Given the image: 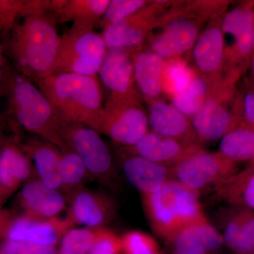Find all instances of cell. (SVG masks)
<instances>
[{"label":"cell","mask_w":254,"mask_h":254,"mask_svg":"<svg viewBox=\"0 0 254 254\" xmlns=\"http://www.w3.org/2000/svg\"><path fill=\"white\" fill-rule=\"evenodd\" d=\"M141 197L153 231L170 243L187 227L208 220L199 193L177 180H170L157 191Z\"/></svg>","instance_id":"cell-4"},{"label":"cell","mask_w":254,"mask_h":254,"mask_svg":"<svg viewBox=\"0 0 254 254\" xmlns=\"http://www.w3.org/2000/svg\"><path fill=\"white\" fill-rule=\"evenodd\" d=\"M147 103L149 105L148 125L152 131L189 144L201 145L190 119L173 105L159 99Z\"/></svg>","instance_id":"cell-19"},{"label":"cell","mask_w":254,"mask_h":254,"mask_svg":"<svg viewBox=\"0 0 254 254\" xmlns=\"http://www.w3.org/2000/svg\"><path fill=\"white\" fill-rule=\"evenodd\" d=\"M222 16V11L212 16L193 48L195 65L209 85L221 79L220 72L225 61V36L220 26Z\"/></svg>","instance_id":"cell-15"},{"label":"cell","mask_w":254,"mask_h":254,"mask_svg":"<svg viewBox=\"0 0 254 254\" xmlns=\"http://www.w3.org/2000/svg\"><path fill=\"white\" fill-rule=\"evenodd\" d=\"M219 153L235 163L254 159V128L240 125L222 137Z\"/></svg>","instance_id":"cell-28"},{"label":"cell","mask_w":254,"mask_h":254,"mask_svg":"<svg viewBox=\"0 0 254 254\" xmlns=\"http://www.w3.org/2000/svg\"><path fill=\"white\" fill-rule=\"evenodd\" d=\"M248 165H254V160H252V161H250Z\"/></svg>","instance_id":"cell-44"},{"label":"cell","mask_w":254,"mask_h":254,"mask_svg":"<svg viewBox=\"0 0 254 254\" xmlns=\"http://www.w3.org/2000/svg\"><path fill=\"white\" fill-rule=\"evenodd\" d=\"M2 205L3 203H1V200H0V222L1 221V219H2L4 213V210L2 209Z\"/></svg>","instance_id":"cell-42"},{"label":"cell","mask_w":254,"mask_h":254,"mask_svg":"<svg viewBox=\"0 0 254 254\" xmlns=\"http://www.w3.org/2000/svg\"><path fill=\"white\" fill-rule=\"evenodd\" d=\"M20 142L31 158L38 180L50 189L63 190L60 173L61 149L38 136L24 141L20 139Z\"/></svg>","instance_id":"cell-22"},{"label":"cell","mask_w":254,"mask_h":254,"mask_svg":"<svg viewBox=\"0 0 254 254\" xmlns=\"http://www.w3.org/2000/svg\"><path fill=\"white\" fill-rule=\"evenodd\" d=\"M240 105V110L237 111L235 109L240 120V125H245L254 128V91L247 93L244 97L243 100L241 102Z\"/></svg>","instance_id":"cell-38"},{"label":"cell","mask_w":254,"mask_h":254,"mask_svg":"<svg viewBox=\"0 0 254 254\" xmlns=\"http://www.w3.org/2000/svg\"><path fill=\"white\" fill-rule=\"evenodd\" d=\"M198 16L170 12L164 16L163 31L153 37L150 50L164 60L180 58L194 46L200 35Z\"/></svg>","instance_id":"cell-12"},{"label":"cell","mask_w":254,"mask_h":254,"mask_svg":"<svg viewBox=\"0 0 254 254\" xmlns=\"http://www.w3.org/2000/svg\"><path fill=\"white\" fill-rule=\"evenodd\" d=\"M149 1L143 0H113L100 20L99 27L105 29L112 25L121 22L130 17Z\"/></svg>","instance_id":"cell-33"},{"label":"cell","mask_w":254,"mask_h":254,"mask_svg":"<svg viewBox=\"0 0 254 254\" xmlns=\"http://www.w3.org/2000/svg\"><path fill=\"white\" fill-rule=\"evenodd\" d=\"M222 237L236 254H254V210L239 208L227 222Z\"/></svg>","instance_id":"cell-27"},{"label":"cell","mask_w":254,"mask_h":254,"mask_svg":"<svg viewBox=\"0 0 254 254\" xmlns=\"http://www.w3.org/2000/svg\"><path fill=\"white\" fill-rule=\"evenodd\" d=\"M97 229H72L62 239L58 254H88L94 243Z\"/></svg>","instance_id":"cell-32"},{"label":"cell","mask_w":254,"mask_h":254,"mask_svg":"<svg viewBox=\"0 0 254 254\" xmlns=\"http://www.w3.org/2000/svg\"><path fill=\"white\" fill-rule=\"evenodd\" d=\"M62 139L76 152L91 176L108 184L115 176L113 158L100 133L79 123H60Z\"/></svg>","instance_id":"cell-7"},{"label":"cell","mask_w":254,"mask_h":254,"mask_svg":"<svg viewBox=\"0 0 254 254\" xmlns=\"http://www.w3.org/2000/svg\"><path fill=\"white\" fill-rule=\"evenodd\" d=\"M66 198L59 190L47 187L38 178L26 182L16 198L18 213L33 218H56L66 208Z\"/></svg>","instance_id":"cell-18"},{"label":"cell","mask_w":254,"mask_h":254,"mask_svg":"<svg viewBox=\"0 0 254 254\" xmlns=\"http://www.w3.org/2000/svg\"><path fill=\"white\" fill-rule=\"evenodd\" d=\"M215 195L227 204L254 211V165L235 173L214 186Z\"/></svg>","instance_id":"cell-25"},{"label":"cell","mask_w":254,"mask_h":254,"mask_svg":"<svg viewBox=\"0 0 254 254\" xmlns=\"http://www.w3.org/2000/svg\"><path fill=\"white\" fill-rule=\"evenodd\" d=\"M235 78L230 76L210 85L204 104L190 119L200 143L217 141L240 125L234 108L229 107L234 99Z\"/></svg>","instance_id":"cell-6"},{"label":"cell","mask_w":254,"mask_h":254,"mask_svg":"<svg viewBox=\"0 0 254 254\" xmlns=\"http://www.w3.org/2000/svg\"><path fill=\"white\" fill-rule=\"evenodd\" d=\"M121 241L123 254H163L157 241L143 232H127Z\"/></svg>","instance_id":"cell-34"},{"label":"cell","mask_w":254,"mask_h":254,"mask_svg":"<svg viewBox=\"0 0 254 254\" xmlns=\"http://www.w3.org/2000/svg\"><path fill=\"white\" fill-rule=\"evenodd\" d=\"M148 115L141 103H109L104 104L99 133L120 144L132 146L148 131Z\"/></svg>","instance_id":"cell-10"},{"label":"cell","mask_w":254,"mask_h":254,"mask_svg":"<svg viewBox=\"0 0 254 254\" xmlns=\"http://www.w3.org/2000/svg\"><path fill=\"white\" fill-rule=\"evenodd\" d=\"M133 75L137 88L147 101L158 99L163 93L161 76L165 61L151 50L132 55Z\"/></svg>","instance_id":"cell-24"},{"label":"cell","mask_w":254,"mask_h":254,"mask_svg":"<svg viewBox=\"0 0 254 254\" xmlns=\"http://www.w3.org/2000/svg\"><path fill=\"white\" fill-rule=\"evenodd\" d=\"M195 75L196 73L180 58L166 60L161 76L163 93L173 98L186 89Z\"/></svg>","instance_id":"cell-31"},{"label":"cell","mask_w":254,"mask_h":254,"mask_svg":"<svg viewBox=\"0 0 254 254\" xmlns=\"http://www.w3.org/2000/svg\"><path fill=\"white\" fill-rule=\"evenodd\" d=\"M130 17L103 30L102 36L108 50H131L141 46L155 28L161 23L162 10L166 1H149Z\"/></svg>","instance_id":"cell-11"},{"label":"cell","mask_w":254,"mask_h":254,"mask_svg":"<svg viewBox=\"0 0 254 254\" xmlns=\"http://www.w3.org/2000/svg\"><path fill=\"white\" fill-rule=\"evenodd\" d=\"M88 254H123L121 237L105 227L97 229L94 243Z\"/></svg>","instance_id":"cell-35"},{"label":"cell","mask_w":254,"mask_h":254,"mask_svg":"<svg viewBox=\"0 0 254 254\" xmlns=\"http://www.w3.org/2000/svg\"><path fill=\"white\" fill-rule=\"evenodd\" d=\"M173 254H187L193 251L209 252L224 245L223 237L208 220L187 227L172 242Z\"/></svg>","instance_id":"cell-26"},{"label":"cell","mask_w":254,"mask_h":254,"mask_svg":"<svg viewBox=\"0 0 254 254\" xmlns=\"http://www.w3.org/2000/svg\"><path fill=\"white\" fill-rule=\"evenodd\" d=\"M23 0H0V28L3 32L14 23L26 6Z\"/></svg>","instance_id":"cell-37"},{"label":"cell","mask_w":254,"mask_h":254,"mask_svg":"<svg viewBox=\"0 0 254 254\" xmlns=\"http://www.w3.org/2000/svg\"><path fill=\"white\" fill-rule=\"evenodd\" d=\"M36 84L49 101L60 123L82 124L99 133L104 104L97 76L58 73Z\"/></svg>","instance_id":"cell-3"},{"label":"cell","mask_w":254,"mask_h":254,"mask_svg":"<svg viewBox=\"0 0 254 254\" xmlns=\"http://www.w3.org/2000/svg\"><path fill=\"white\" fill-rule=\"evenodd\" d=\"M3 29L0 28V104H1V86H2L3 80H4L5 71H6V65H7V60L5 58L4 53H3L2 45H1V36H2ZM6 127L1 112L0 110V127L4 128Z\"/></svg>","instance_id":"cell-39"},{"label":"cell","mask_w":254,"mask_h":254,"mask_svg":"<svg viewBox=\"0 0 254 254\" xmlns=\"http://www.w3.org/2000/svg\"><path fill=\"white\" fill-rule=\"evenodd\" d=\"M254 2L245 3L224 14L221 30L224 36L230 35L234 39L232 48L225 52L231 61L238 63L250 58L253 53Z\"/></svg>","instance_id":"cell-20"},{"label":"cell","mask_w":254,"mask_h":254,"mask_svg":"<svg viewBox=\"0 0 254 254\" xmlns=\"http://www.w3.org/2000/svg\"><path fill=\"white\" fill-rule=\"evenodd\" d=\"M123 169L127 180L141 194L157 191L167 182L174 180L172 168L137 155L127 157L123 160Z\"/></svg>","instance_id":"cell-23"},{"label":"cell","mask_w":254,"mask_h":254,"mask_svg":"<svg viewBox=\"0 0 254 254\" xmlns=\"http://www.w3.org/2000/svg\"></svg>","instance_id":"cell-46"},{"label":"cell","mask_w":254,"mask_h":254,"mask_svg":"<svg viewBox=\"0 0 254 254\" xmlns=\"http://www.w3.org/2000/svg\"><path fill=\"white\" fill-rule=\"evenodd\" d=\"M102 83L110 92L107 102L141 103L133 75V60L129 50H108L99 70Z\"/></svg>","instance_id":"cell-13"},{"label":"cell","mask_w":254,"mask_h":254,"mask_svg":"<svg viewBox=\"0 0 254 254\" xmlns=\"http://www.w3.org/2000/svg\"><path fill=\"white\" fill-rule=\"evenodd\" d=\"M68 217L75 225L89 228L104 227L115 216L116 206L107 195L94 190L81 188L68 196Z\"/></svg>","instance_id":"cell-17"},{"label":"cell","mask_w":254,"mask_h":254,"mask_svg":"<svg viewBox=\"0 0 254 254\" xmlns=\"http://www.w3.org/2000/svg\"><path fill=\"white\" fill-rule=\"evenodd\" d=\"M60 173L63 190L66 195L83 188V185L91 176L79 155L67 145L61 150Z\"/></svg>","instance_id":"cell-29"},{"label":"cell","mask_w":254,"mask_h":254,"mask_svg":"<svg viewBox=\"0 0 254 254\" xmlns=\"http://www.w3.org/2000/svg\"><path fill=\"white\" fill-rule=\"evenodd\" d=\"M110 3V0H53L49 9L58 23L72 21L74 27L94 30Z\"/></svg>","instance_id":"cell-21"},{"label":"cell","mask_w":254,"mask_h":254,"mask_svg":"<svg viewBox=\"0 0 254 254\" xmlns=\"http://www.w3.org/2000/svg\"><path fill=\"white\" fill-rule=\"evenodd\" d=\"M7 136V135L5 134L3 128L0 127V151H1V147L4 144Z\"/></svg>","instance_id":"cell-40"},{"label":"cell","mask_w":254,"mask_h":254,"mask_svg":"<svg viewBox=\"0 0 254 254\" xmlns=\"http://www.w3.org/2000/svg\"><path fill=\"white\" fill-rule=\"evenodd\" d=\"M237 165L219 152L211 153L202 149L177 164L172 171L174 180L199 193L235 175Z\"/></svg>","instance_id":"cell-9"},{"label":"cell","mask_w":254,"mask_h":254,"mask_svg":"<svg viewBox=\"0 0 254 254\" xmlns=\"http://www.w3.org/2000/svg\"><path fill=\"white\" fill-rule=\"evenodd\" d=\"M74 226L67 216L63 219L37 218L4 210L0 222V240L55 247Z\"/></svg>","instance_id":"cell-8"},{"label":"cell","mask_w":254,"mask_h":254,"mask_svg":"<svg viewBox=\"0 0 254 254\" xmlns=\"http://www.w3.org/2000/svg\"><path fill=\"white\" fill-rule=\"evenodd\" d=\"M251 66H252V71H251V78H252V86H253V88L252 90L254 91V55L252 57V64H251Z\"/></svg>","instance_id":"cell-41"},{"label":"cell","mask_w":254,"mask_h":254,"mask_svg":"<svg viewBox=\"0 0 254 254\" xmlns=\"http://www.w3.org/2000/svg\"><path fill=\"white\" fill-rule=\"evenodd\" d=\"M129 155L172 168L190 155L203 149L200 145L189 144L148 131L136 144L127 147Z\"/></svg>","instance_id":"cell-16"},{"label":"cell","mask_w":254,"mask_h":254,"mask_svg":"<svg viewBox=\"0 0 254 254\" xmlns=\"http://www.w3.org/2000/svg\"><path fill=\"white\" fill-rule=\"evenodd\" d=\"M50 1H27L24 9L3 32V53L17 72L33 83L50 76L61 43L58 20Z\"/></svg>","instance_id":"cell-1"},{"label":"cell","mask_w":254,"mask_h":254,"mask_svg":"<svg viewBox=\"0 0 254 254\" xmlns=\"http://www.w3.org/2000/svg\"><path fill=\"white\" fill-rule=\"evenodd\" d=\"M107 51L102 34L71 26L62 36L50 75L70 73L97 76Z\"/></svg>","instance_id":"cell-5"},{"label":"cell","mask_w":254,"mask_h":254,"mask_svg":"<svg viewBox=\"0 0 254 254\" xmlns=\"http://www.w3.org/2000/svg\"></svg>","instance_id":"cell-47"},{"label":"cell","mask_w":254,"mask_h":254,"mask_svg":"<svg viewBox=\"0 0 254 254\" xmlns=\"http://www.w3.org/2000/svg\"><path fill=\"white\" fill-rule=\"evenodd\" d=\"M34 167L23 150L19 136H8L0 151V200L5 201L34 178Z\"/></svg>","instance_id":"cell-14"},{"label":"cell","mask_w":254,"mask_h":254,"mask_svg":"<svg viewBox=\"0 0 254 254\" xmlns=\"http://www.w3.org/2000/svg\"><path fill=\"white\" fill-rule=\"evenodd\" d=\"M187 254H209L208 252H202V251H193Z\"/></svg>","instance_id":"cell-43"},{"label":"cell","mask_w":254,"mask_h":254,"mask_svg":"<svg viewBox=\"0 0 254 254\" xmlns=\"http://www.w3.org/2000/svg\"><path fill=\"white\" fill-rule=\"evenodd\" d=\"M253 51H254V38H253Z\"/></svg>","instance_id":"cell-45"},{"label":"cell","mask_w":254,"mask_h":254,"mask_svg":"<svg viewBox=\"0 0 254 254\" xmlns=\"http://www.w3.org/2000/svg\"><path fill=\"white\" fill-rule=\"evenodd\" d=\"M1 100L4 102L3 119L14 134H18L22 128L60 149L66 146L60 135V122L46 97L36 83L17 72L9 62L1 86Z\"/></svg>","instance_id":"cell-2"},{"label":"cell","mask_w":254,"mask_h":254,"mask_svg":"<svg viewBox=\"0 0 254 254\" xmlns=\"http://www.w3.org/2000/svg\"><path fill=\"white\" fill-rule=\"evenodd\" d=\"M0 254H58L55 246H41L7 240H0Z\"/></svg>","instance_id":"cell-36"},{"label":"cell","mask_w":254,"mask_h":254,"mask_svg":"<svg viewBox=\"0 0 254 254\" xmlns=\"http://www.w3.org/2000/svg\"><path fill=\"white\" fill-rule=\"evenodd\" d=\"M208 90L207 80L196 73L186 89L172 98V105L190 120L201 109Z\"/></svg>","instance_id":"cell-30"}]
</instances>
